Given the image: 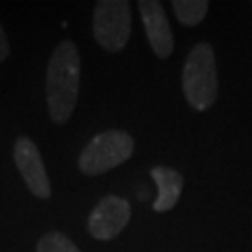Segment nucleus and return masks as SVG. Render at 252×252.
I'll return each instance as SVG.
<instances>
[{
    "label": "nucleus",
    "instance_id": "nucleus-1",
    "mask_svg": "<svg viewBox=\"0 0 252 252\" xmlns=\"http://www.w3.org/2000/svg\"><path fill=\"white\" fill-rule=\"evenodd\" d=\"M81 82V56L71 39L54 49L47 65V107L56 126H63L75 112Z\"/></svg>",
    "mask_w": 252,
    "mask_h": 252
},
{
    "label": "nucleus",
    "instance_id": "nucleus-2",
    "mask_svg": "<svg viewBox=\"0 0 252 252\" xmlns=\"http://www.w3.org/2000/svg\"><path fill=\"white\" fill-rule=\"evenodd\" d=\"M183 94L194 110H207L215 105L219 95L215 51L211 43L200 41L190 49L183 65Z\"/></svg>",
    "mask_w": 252,
    "mask_h": 252
},
{
    "label": "nucleus",
    "instance_id": "nucleus-3",
    "mask_svg": "<svg viewBox=\"0 0 252 252\" xmlns=\"http://www.w3.org/2000/svg\"><path fill=\"white\" fill-rule=\"evenodd\" d=\"M135 152L133 136L122 129H108L95 135L79 155V168L86 176H97L126 162Z\"/></svg>",
    "mask_w": 252,
    "mask_h": 252
},
{
    "label": "nucleus",
    "instance_id": "nucleus-4",
    "mask_svg": "<svg viewBox=\"0 0 252 252\" xmlns=\"http://www.w3.org/2000/svg\"><path fill=\"white\" fill-rule=\"evenodd\" d=\"M131 36V8L126 0H99L94 8V37L105 51H124Z\"/></svg>",
    "mask_w": 252,
    "mask_h": 252
},
{
    "label": "nucleus",
    "instance_id": "nucleus-5",
    "mask_svg": "<svg viewBox=\"0 0 252 252\" xmlns=\"http://www.w3.org/2000/svg\"><path fill=\"white\" fill-rule=\"evenodd\" d=\"M13 159L15 166L21 172L23 180L27 183L28 190L41 200L51 198L53 190H51V181L47 176L45 164L41 159V153L34 144L32 138L28 136H19L13 144Z\"/></svg>",
    "mask_w": 252,
    "mask_h": 252
},
{
    "label": "nucleus",
    "instance_id": "nucleus-6",
    "mask_svg": "<svg viewBox=\"0 0 252 252\" xmlns=\"http://www.w3.org/2000/svg\"><path fill=\"white\" fill-rule=\"evenodd\" d=\"M131 219L129 202L120 196H105L88 217V232L99 241H110L124 232Z\"/></svg>",
    "mask_w": 252,
    "mask_h": 252
},
{
    "label": "nucleus",
    "instance_id": "nucleus-7",
    "mask_svg": "<svg viewBox=\"0 0 252 252\" xmlns=\"http://www.w3.org/2000/svg\"><path fill=\"white\" fill-rule=\"evenodd\" d=\"M138 11H140L146 37L152 45L153 53L162 60L168 58L174 51V36H172L170 23L162 4L157 0H140Z\"/></svg>",
    "mask_w": 252,
    "mask_h": 252
},
{
    "label": "nucleus",
    "instance_id": "nucleus-8",
    "mask_svg": "<svg viewBox=\"0 0 252 252\" xmlns=\"http://www.w3.org/2000/svg\"><path fill=\"white\" fill-rule=\"evenodd\" d=\"M150 176L159 187V194L153 202V211H157V213L170 211L181 196L183 176L178 170L168 168V166H155V168H152Z\"/></svg>",
    "mask_w": 252,
    "mask_h": 252
},
{
    "label": "nucleus",
    "instance_id": "nucleus-9",
    "mask_svg": "<svg viewBox=\"0 0 252 252\" xmlns=\"http://www.w3.org/2000/svg\"><path fill=\"white\" fill-rule=\"evenodd\" d=\"M172 8L176 11V17L185 27H196L202 19L207 15L209 2L206 0H174Z\"/></svg>",
    "mask_w": 252,
    "mask_h": 252
},
{
    "label": "nucleus",
    "instance_id": "nucleus-10",
    "mask_svg": "<svg viewBox=\"0 0 252 252\" xmlns=\"http://www.w3.org/2000/svg\"><path fill=\"white\" fill-rule=\"evenodd\" d=\"M36 252H81V251L62 232H47L45 235L39 237Z\"/></svg>",
    "mask_w": 252,
    "mask_h": 252
},
{
    "label": "nucleus",
    "instance_id": "nucleus-11",
    "mask_svg": "<svg viewBox=\"0 0 252 252\" xmlns=\"http://www.w3.org/2000/svg\"><path fill=\"white\" fill-rule=\"evenodd\" d=\"M8 56H9V43H8V37H6V32H4V28L0 25V62H4Z\"/></svg>",
    "mask_w": 252,
    "mask_h": 252
}]
</instances>
